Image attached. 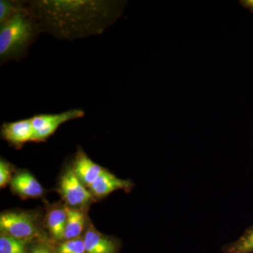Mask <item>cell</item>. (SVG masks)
<instances>
[{"instance_id": "obj_13", "label": "cell", "mask_w": 253, "mask_h": 253, "mask_svg": "<svg viewBox=\"0 0 253 253\" xmlns=\"http://www.w3.org/2000/svg\"><path fill=\"white\" fill-rule=\"evenodd\" d=\"M223 253H253V225L234 242L222 247Z\"/></svg>"}, {"instance_id": "obj_3", "label": "cell", "mask_w": 253, "mask_h": 253, "mask_svg": "<svg viewBox=\"0 0 253 253\" xmlns=\"http://www.w3.org/2000/svg\"><path fill=\"white\" fill-rule=\"evenodd\" d=\"M2 234L28 243L39 239L40 230L36 217L26 211H7L0 216Z\"/></svg>"}, {"instance_id": "obj_14", "label": "cell", "mask_w": 253, "mask_h": 253, "mask_svg": "<svg viewBox=\"0 0 253 253\" xmlns=\"http://www.w3.org/2000/svg\"><path fill=\"white\" fill-rule=\"evenodd\" d=\"M30 244L1 233L0 253H28Z\"/></svg>"}, {"instance_id": "obj_18", "label": "cell", "mask_w": 253, "mask_h": 253, "mask_svg": "<svg viewBox=\"0 0 253 253\" xmlns=\"http://www.w3.org/2000/svg\"><path fill=\"white\" fill-rule=\"evenodd\" d=\"M13 168L9 163L6 162L4 160L1 159L0 161V186L1 188L5 187L8 184H10L12 179Z\"/></svg>"}, {"instance_id": "obj_2", "label": "cell", "mask_w": 253, "mask_h": 253, "mask_svg": "<svg viewBox=\"0 0 253 253\" xmlns=\"http://www.w3.org/2000/svg\"><path fill=\"white\" fill-rule=\"evenodd\" d=\"M41 34L27 0L21 11L0 23V64L26 59L30 48Z\"/></svg>"}, {"instance_id": "obj_15", "label": "cell", "mask_w": 253, "mask_h": 253, "mask_svg": "<svg viewBox=\"0 0 253 253\" xmlns=\"http://www.w3.org/2000/svg\"><path fill=\"white\" fill-rule=\"evenodd\" d=\"M25 5V0H1L0 1V23L5 22L16 13L21 11Z\"/></svg>"}, {"instance_id": "obj_6", "label": "cell", "mask_w": 253, "mask_h": 253, "mask_svg": "<svg viewBox=\"0 0 253 253\" xmlns=\"http://www.w3.org/2000/svg\"><path fill=\"white\" fill-rule=\"evenodd\" d=\"M34 129L31 118L14 122H5L1 127V136L16 149L22 148L26 143L33 141Z\"/></svg>"}, {"instance_id": "obj_20", "label": "cell", "mask_w": 253, "mask_h": 253, "mask_svg": "<svg viewBox=\"0 0 253 253\" xmlns=\"http://www.w3.org/2000/svg\"></svg>"}, {"instance_id": "obj_17", "label": "cell", "mask_w": 253, "mask_h": 253, "mask_svg": "<svg viewBox=\"0 0 253 253\" xmlns=\"http://www.w3.org/2000/svg\"><path fill=\"white\" fill-rule=\"evenodd\" d=\"M28 253H56V251L54 246L40 239L30 244Z\"/></svg>"}, {"instance_id": "obj_19", "label": "cell", "mask_w": 253, "mask_h": 253, "mask_svg": "<svg viewBox=\"0 0 253 253\" xmlns=\"http://www.w3.org/2000/svg\"><path fill=\"white\" fill-rule=\"evenodd\" d=\"M240 4L242 5L245 9L249 10L253 14V0H241Z\"/></svg>"}, {"instance_id": "obj_16", "label": "cell", "mask_w": 253, "mask_h": 253, "mask_svg": "<svg viewBox=\"0 0 253 253\" xmlns=\"http://www.w3.org/2000/svg\"><path fill=\"white\" fill-rule=\"evenodd\" d=\"M54 249L56 253H86L83 236L58 243Z\"/></svg>"}, {"instance_id": "obj_4", "label": "cell", "mask_w": 253, "mask_h": 253, "mask_svg": "<svg viewBox=\"0 0 253 253\" xmlns=\"http://www.w3.org/2000/svg\"><path fill=\"white\" fill-rule=\"evenodd\" d=\"M85 113L81 109H71L59 113H41L31 118L34 129L33 142H44L56 132L63 123L81 119Z\"/></svg>"}, {"instance_id": "obj_7", "label": "cell", "mask_w": 253, "mask_h": 253, "mask_svg": "<svg viewBox=\"0 0 253 253\" xmlns=\"http://www.w3.org/2000/svg\"><path fill=\"white\" fill-rule=\"evenodd\" d=\"M71 168L78 179L88 189L105 170L89 158L83 149H78Z\"/></svg>"}, {"instance_id": "obj_9", "label": "cell", "mask_w": 253, "mask_h": 253, "mask_svg": "<svg viewBox=\"0 0 253 253\" xmlns=\"http://www.w3.org/2000/svg\"><path fill=\"white\" fill-rule=\"evenodd\" d=\"M11 189L15 194L23 199H37L44 194V189L31 173L19 171L12 177Z\"/></svg>"}, {"instance_id": "obj_5", "label": "cell", "mask_w": 253, "mask_h": 253, "mask_svg": "<svg viewBox=\"0 0 253 253\" xmlns=\"http://www.w3.org/2000/svg\"><path fill=\"white\" fill-rule=\"evenodd\" d=\"M59 192L68 207L83 209L94 201V196L89 190L73 172L71 167L66 169L60 179Z\"/></svg>"}, {"instance_id": "obj_10", "label": "cell", "mask_w": 253, "mask_h": 253, "mask_svg": "<svg viewBox=\"0 0 253 253\" xmlns=\"http://www.w3.org/2000/svg\"><path fill=\"white\" fill-rule=\"evenodd\" d=\"M86 253H118L121 244L119 241L105 236L89 226L83 236Z\"/></svg>"}, {"instance_id": "obj_12", "label": "cell", "mask_w": 253, "mask_h": 253, "mask_svg": "<svg viewBox=\"0 0 253 253\" xmlns=\"http://www.w3.org/2000/svg\"><path fill=\"white\" fill-rule=\"evenodd\" d=\"M67 219L63 233V241L81 237L85 229L86 217L82 209H76L66 206Z\"/></svg>"}, {"instance_id": "obj_1", "label": "cell", "mask_w": 253, "mask_h": 253, "mask_svg": "<svg viewBox=\"0 0 253 253\" xmlns=\"http://www.w3.org/2000/svg\"><path fill=\"white\" fill-rule=\"evenodd\" d=\"M41 33L61 41L100 36L123 16L121 0H27Z\"/></svg>"}, {"instance_id": "obj_11", "label": "cell", "mask_w": 253, "mask_h": 253, "mask_svg": "<svg viewBox=\"0 0 253 253\" xmlns=\"http://www.w3.org/2000/svg\"><path fill=\"white\" fill-rule=\"evenodd\" d=\"M67 219L66 206H54L46 213L45 224L53 240L59 243L63 241V233Z\"/></svg>"}, {"instance_id": "obj_8", "label": "cell", "mask_w": 253, "mask_h": 253, "mask_svg": "<svg viewBox=\"0 0 253 253\" xmlns=\"http://www.w3.org/2000/svg\"><path fill=\"white\" fill-rule=\"evenodd\" d=\"M134 184L129 179H121L105 169L102 174L89 187V191L95 198H103L118 190L129 192Z\"/></svg>"}]
</instances>
